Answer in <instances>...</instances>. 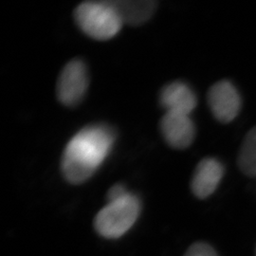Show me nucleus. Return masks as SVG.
<instances>
[{"instance_id":"nucleus-1","label":"nucleus","mask_w":256,"mask_h":256,"mask_svg":"<svg viewBox=\"0 0 256 256\" xmlns=\"http://www.w3.org/2000/svg\"><path fill=\"white\" fill-rule=\"evenodd\" d=\"M115 140L114 130L106 124L81 129L64 149L61 162L64 178L72 184L86 182L106 158Z\"/></svg>"},{"instance_id":"nucleus-2","label":"nucleus","mask_w":256,"mask_h":256,"mask_svg":"<svg viewBox=\"0 0 256 256\" xmlns=\"http://www.w3.org/2000/svg\"><path fill=\"white\" fill-rule=\"evenodd\" d=\"M142 210L137 196L128 192L124 198L108 202L95 216L94 229L106 239L122 238L136 223Z\"/></svg>"},{"instance_id":"nucleus-3","label":"nucleus","mask_w":256,"mask_h":256,"mask_svg":"<svg viewBox=\"0 0 256 256\" xmlns=\"http://www.w3.org/2000/svg\"><path fill=\"white\" fill-rule=\"evenodd\" d=\"M74 18L86 36L97 40H108L115 36L122 25L108 0L84 2L75 9Z\"/></svg>"},{"instance_id":"nucleus-4","label":"nucleus","mask_w":256,"mask_h":256,"mask_svg":"<svg viewBox=\"0 0 256 256\" xmlns=\"http://www.w3.org/2000/svg\"><path fill=\"white\" fill-rule=\"evenodd\" d=\"M88 68L82 60L74 59L64 66L57 82L58 100L66 106H75L82 102L88 88Z\"/></svg>"},{"instance_id":"nucleus-5","label":"nucleus","mask_w":256,"mask_h":256,"mask_svg":"<svg viewBox=\"0 0 256 256\" xmlns=\"http://www.w3.org/2000/svg\"><path fill=\"white\" fill-rule=\"evenodd\" d=\"M208 104L214 118L223 124H229L236 119L242 106L238 88L227 80L216 82L210 86Z\"/></svg>"},{"instance_id":"nucleus-6","label":"nucleus","mask_w":256,"mask_h":256,"mask_svg":"<svg viewBox=\"0 0 256 256\" xmlns=\"http://www.w3.org/2000/svg\"><path fill=\"white\" fill-rule=\"evenodd\" d=\"M160 131L166 142L176 149H185L192 144L196 128L190 115L166 112L160 120Z\"/></svg>"},{"instance_id":"nucleus-7","label":"nucleus","mask_w":256,"mask_h":256,"mask_svg":"<svg viewBox=\"0 0 256 256\" xmlns=\"http://www.w3.org/2000/svg\"><path fill=\"white\" fill-rule=\"evenodd\" d=\"M224 166L216 158H203L196 168L191 188L198 198H207L218 189L224 176Z\"/></svg>"},{"instance_id":"nucleus-8","label":"nucleus","mask_w":256,"mask_h":256,"mask_svg":"<svg viewBox=\"0 0 256 256\" xmlns=\"http://www.w3.org/2000/svg\"><path fill=\"white\" fill-rule=\"evenodd\" d=\"M162 106L167 112L190 115L196 108L198 100L192 88L185 82H174L165 86L160 95Z\"/></svg>"},{"instance_id":"nucleus-9","label":"nucleus","mask_w":256,"mask_h":256,"mask_svg":"<svg viewBox=\"0 0 256 256\" xmlns=\"http://www.w3.org/2000/svg\"><path fill=\"white\" fill-rule=\"evenodd\" d=\"M118 14L122 24L138 26L154 14L158 2L154 0H108Z\"/></svg>"},{"instance_id":"nucleus-10","label":"nucleus","mask_w":256,"mask_h":256,"mask_svg":"<svg viewBox=\"0 0 256 256\" xmlns=\"http://www.w3.org/2000/svg\"><path fill=\"white\" fill-rule=\"evenodd\" d=\"M238 166L248 176H256V126L248 132L238 154Z\"/></svg>"},{"instance_id":"nucleus-11","label":"nucleus","mask_w":256,"mask_h":256,"mask_svg":"<svg viewBox=\"0 0 256 256\" xmlns=\"http://www.w3.org/2000/svg\"><path fill=\"white\" fill-rule=\"evenodd\" d=\"M184 256H218L216 250L206 243H194L187 250Z\"/></svg>"},{"instance_id":"nucleus-12","label":"nucleus","mask_w":256,"mask_h":256,"mask_svg":"<svg viewBox=\"0 0 256 256\" xmlns=\"http://www.w3.org/2000/svg\"><path fill=\"white\" fill-rule=\"evenodd\" d=\"M128 192L126 189V187L122 184H116L112 186L108 192V202H115L118 200L120 198H124L126 194H128Z\"/></svg>"}]
</instances>
